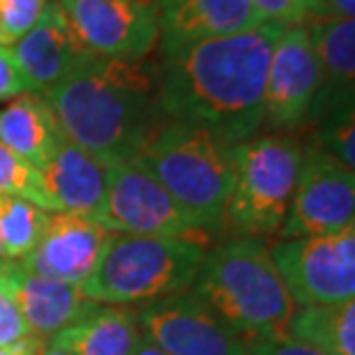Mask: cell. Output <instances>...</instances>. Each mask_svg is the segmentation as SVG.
<instances>
[{"instance_id": "cell-1", "label": "cell", "mask_w": 355, "mask_h": 355, "mask_svg": "<svg viewBox=\"0 0 355 355\" xmlns=\"http://www.w3.org/2000/svg\"><path fill=\"white\" fill-rule=\"evenodd\" d=\"M282 24L162 51L159 104L168 120L201 125L224 144H240L263 127V92Z\"/></svg>"}, {"instance_id": "cell-2", "label": "cell", "mask_w": 355, "mask_h": 355, "mask_svg": "<svg viewBox=\"0 0 355 355\" xmlns=\"http://www.w3.org/2000/svg\"><path fill=\"white\" fill-rule=\"evenodd\" d=\"M42 97L65 139L106 164L134 159L168 120L159 104L157 67L146 60L90 55Z\"/></svg>"}, {"instance_id": "cell-3", "label": "cell", "mask_w": 355, "mask_h": 355, "mask_svg": "<svg viewBox=\"0 0 355 355\" xmlns=\"http://www.w3.org/2000/svg\"><path fill=\"white\" fill-rule=\"evenodd\" d=\"M189 291L247 344L288 337L295 302L261 238L236 236L205 250Z\"/></svg>"}, {"instance_id": "cell-4", "label": "cell", "mask_w": 355, "mask_h": 355, "mask_svg": "<svg viewBox=\"0 0 355 355\" xmlns=\"http://www.w3.org/2000/svg\"><path fill=\"white\" fill-rule=\"evenodd\" d=\"M212 238L226 229L231 146L201 125L166 120L137 157Z\"/></svg>"}, {"instance_id": "cell-5", "label": "cell", "mask_w": 355, "mask_h": 355, "mask_svg": "<svg viewBox=\"0 0 355 355\" xmlns=\"http://www.w3.org/2000/svg\"><path fill=\"white\" fill-rule=\"evenodd\" d=\"M208 247L180 238L113 233L81 291L90 300L116 307L150 304L191 288Z\"/></svg>"}, {"instance_id": "cell-6", "label": "cell", "mask_w": 355, "mask_h": 355, "mask_svg": "<svg viewBox=\"0 0 355 355\" xmlns=\"http://www.w3.org/2000/svg\"><path fill=\"white\" fill-rule=\"evenodd\" d=\"M300 159L302 146L286 134L233 144L226 229L247 238L279 236L295 194Z\"/></svg>"}, {"instance_id": "cell-7", "label": "cell", "mask_w": 355, "mask_h": 355, "mask_svg": "<svg viewBox=\"0 0 355 355\" xmlns=\"http://www.w3.org/2000/svg\"><path fill=\"white\" fill-rule=\"evenodd\" d=\"M120 236L180 238L208 245L212 236L137 159L111 164L109 191L97 219Z\"/></svg>"}, {"instance_id": "cell-8", "label": "cell", "mask_w": 355, "mask_h": 355, "mask_svg": "<svg viewBox=\"0 0 355 355\" xmlns=\"http://www.w3.org/2000/svg\"><path fill=\"white\" fill-rule=\"evenodd\" d=\"M270 254L295 307L355 297V226L330 236L279 240Z\"/></svg>"}, {"instance_id": "cell-9", "label": "cell", "mask_w": 355, "mask_h": 355, "mask_svg": "<svg viewBox=\"0 0 355 355\" xmlns=\"http://www.w3.org/2000/svg\"><path fill=\"white\" fill-rule=\"evenodd\" d=\"M355 226V171L321 148H302L300 173L279 240L330 236Z\"/></svg>"}, {"instance_id": "cell-10", "label": "cell", "mask_w": 355, "mask_h": 355, "mask_svg": "<svg viewBox=\"0 0 355 355\" xmlns=\"http://www.w3.org/2000/svg\"><path fill=\"white\" fill-rule=\"evenodd\" d=\"M86 51L99 58L146 60L159 31L148 0H55Z\"/></svg>"}, {"instance_id": "cell-11", "label": "cell", "mask_w": 355, "mask_h": 355, "mask_svg": "<svg viewBox=\"0 0 355 355\" xmlns=\"http://www.w3.org/2000/svg\"><path fill=\"white\" fill-rule=\"evenodd\" d=\"M137 318L144 337L166 355H245L250 349L191 291L144 304Z\"/></svg>"}, {"instance_id": "cell-12", "label": "cell", "mask_w": 355, "mask_h": 355, "mask_svg": "<svg viewBox=\"0 0 355 355\" xmlns=\"http://www.w3.org/2000/svg\"><path fill=\"white\" fill-rule=\"evenodd\" d=\"M318 86L321 67L307 28H284L268 65L263 125L270 130H295L307 123Z\"/></svg>"}, {"instance_id": "cell-13", "label": "cell", "mask_w": 355, "mask_h": 355, "mask_svg": "<svg viewBox=\"0 0 355 355\" xmlns=\"http://www.w3.org/2000/svg\"><path fill=\"white\" fill-rule=\"evenodd\" d=\"M111 236L92 217L51 212L40 243L19 263L35 275L83 286L95 272Z\"/></svg>"}, {"instance_id": "cell-14", "label": "cell", "mask_w": 355, "mask_h": 355, "mask_svg": "<svg viewBox=\"0 0 355 355\" xmlns=\"http://www.w3.org/2000/svg\"><path fill=\"white\" fill-rule=\"evenodd\" d=\"M31 92L51 90L74 72L90 51L76 37L67 14L55 0H49L40 21L10 46Z\"/></svg>"}, {"instance_id": "cell-15", "label": "cell", "mask_w": 355, "mask_h": 355, "mask_svg": "<svg viewBox=\"0 0 355 355\" xmlns=\"http://www.w3.org/2000/svg\"><path fill=\"white\" fill-rule=\"evenodd\" d=\"M162 51L263 26L250 0H153Z\"/></svg>"}, {"instance_id": "cell-16", "label": "cell", "mask_w": 355, "mask_h": 355, "mask_svg": "<svg viewBox=\"0 0 355 355\" xmlns=\"http://www.w3.org/2000/svg\"><path fill=\"white\" fill-rule=\"evenodd\" d=\"M40 173L49 210L99 219L109 191L111 164L62 139Z\"/></svg>"}, {"instance_id": "cell-17", "label": "cell", "mask_w": 355, "mask_h": 355, "mask_svg": "<svg viewBox=\"0 0 355 355\" xmlns=\"http://www.w3.org/2000/svg\"><path fill=\"white\" fill-rule=\"evenodd\" d=\"M3 275L17 297L31 337L40 342H51L55 335L81 321L99 304L90 300L81 286L35 275L21 263L7 266Z\"/></svg>"}, {"instance_id": "cell-18", "label": "cell", "mask_w": 355, "mask_h": 355, "mask_svg": "<svg viewBox=\"0 0 355 355\" xmlns=\"http://www.w3.org/2000/svg\"><path fill=\"white\" fill-rule=\"evenodd\" d=\"M314 46L321 86H318L309 120H323L353 109L355 83V21L323 14L304 26Z\"/></svg>"}, {"instance_id": "cell-19", "label": "cell", "mask_w": 355, "mask_h": 355, "mask_svg": "<svg viewBox=\"0 0 355 355\" xmlns=\"http://www.w3.org/2000/svg\"><path fill=\"white\" fill-rule=\"evenodd\" d=\"M65 139L51 106L37 92H24L0 109V144L37 171Z\"/></svg>"}, {"instance_id": "cell-20", "label": "cell", "mask_w": 355, "mask_h": 355, "mask_svg": "<svg viewBox=\"0 0 355 355\" xmlns=\"http://www.w3.org/2000/svg\"><path fill=\"white\" fill-rule=\"evenodd\" d=\"M51 342L69 355H137L144 332L137 309L97 304L88 316L65 328Z\"/></svg>"}, {"instance_id": "cell-21", "label": "cell", "mask_w": 355, "mask_h": 355, "mask_svg": "<svg viewBox=\"0 0 355 355\" xmlns=\"http://www.w3.org/2000/svg\"><path fill=\"white\" fill-rule=\"evenodd\" d=\"M288 337L325 355H355V300L295 307Z\"/></svg>"}, {"instance_id": "cell-22", "label": "cell", "mask_w": 355, "mask_h": 355, "mask_svg": "<svg viewBox=\"0 0 355 355\" xmlns=\"http://www.w3.org/2000/svg\"><path fill=\"white\" fill-rule=\"evenodd\" d=\"M51 212L19 196L0 194V250L19 263L40 243Z\"/></svg>"}, {"instance_id": "cell-23", "label": "cell", "mask_w": 355, "mask_h": 355, "mask_svg": "<svg viewBox=\"0 0 355 355\" xmlns=\"http://www.w3.org/2000/svg\"><path fill=\"white\" fill-rule=\"evenodd\" d=\"M0 194L28 198L40 208L49 210L44 187H42V173L3 144H0Z\"/></svg>"}, {"instance_id": "cell-24", "label": "cell", "mask_w": 355, "mask_h": 355, "mask_svg": "<svg viewBox=\"0 0 355 355\" xmlns=\"http://www.w3.org/2000/svg\"><path fill=\"white\" fill-rule=\"evenodd\" d=\"M321 123V130H318V139H321V148L323 153L332 155L335 159L342 162L344 166H349L355 171V116L353 109L351 111H342L335 113V116H328Z\"/></svg>"}, {"instance_id": "cell-25", "label": "cell", "mask_w": 355, "mask_h": 355, "mask_svg": "<svg viewBox=\"0 0 355 355\" xmlns=\"http://www.w3.org/2000/svg\"><path fill=\"white\" fill-rule=\"evenodd\" d=\"M49 0H0V44L12 46L37 24Z\"/></svg>"}, {"instance_id": "cell-26", "label": "cell", "mask_w": 355, "mask_h": 355, "mask_svg": "<svg viewBox=\"0 0 355 355\" xmlns=\"http://www.w3.org/2000/svg\"><path fill=\"white\" fill-rule=\"evenodd\" d=\"M263 21H275L286 28L302 26L304 21L328 14L318 0H250Z\"/></svg>"}, {"instance_id": "cell-27", "label": "cell", "mask_w": 355, "mask_h": 355, "mask_svg": "<svg viewBox=\"0 0 355 355\" xmlns=\"http://www.w3.org/2000/svg\"><path fill=\"white\" fill-rule=\"evenodd\" d=\"M26 339H31V330H28L17 297H14L10 284L0 270V349L17 346Z\"/></svg>"}, {"instance_id": "cell-28", "label": "cell", "mask_w": 355, "mask_h": 355, "mask_svg": "<svg viewBox=\"0 0 355 355\" xmlns=\"http://www.w3.org/2000/svg\"><path fill=\"white\" fill-rule=\"evenodd\" d=\"M28 90V83L21 74V67L14 58L12 49L0 44V102H12L14 97L24 95Z\"/></svg>"}, {"instance_id": "cell-29", "label": "cell", "mask_w": 355, "mask_h": 355, "mask_svg": "<svg viewBox=\"0 0 355 355\" xmlns=\"http://www.w3.org/2000/svg\"><path fill=\"white\" fill-rule=\"evenodd\" d=\"M245 355H325L314 346H307L297 339L279 337V339H268V342L250 344Z\"/></svg>"}, {"instance_id": "cell-30", "label": "cell", "mask_w": 355, "mask_h": 355, "mask_svg": "<svg viewBox=\"0 0 355 355\" xmlns=\"http://www.w3.org/2000/svg\"><path fill=\"white\" fill-rule=\"evenodd\" d=\"M323 5V10L330 14V17H339V19H353L355 14V0H318Z\"/></svg>"}, {"instance_id": "cell-31", "label": "cell", "mask_w": 355, "mask_h": 355, "mask_svg": "<svg viewBox=\"0 0 355 355\" xmlns=\"http://www.w3.org/2000/svg\"><path fill=\"white\" fill-rule=\"evenodd\" d=\"M40 346H42L40 339L31 337V339H26V342H21L17 346H5V349H0V355H37Z\"/></svg>"}, {"instance_id": "cell-32", "label": "cell", "mask_w": 355, "mask_h": 355, "mask_svg": "<svg viewBox=\"0 0 355 355\" xmlns=\"http://www.w3.org/2000/svg\"><path fill=\"white\" fill-rule=\"evenodd\" d=\"M137 355H166V353L162 351V349H157V346H155L153 342H148V339L144 337V342H141Z\"/></svg>"}, {"instance_id": "cell-33", "label": "cell", "mask_w": 355, "mask_h": 355, "mask_svg": "<svg viewBox=\"0 0 355 355\" xmlns=\"http://www.w3.org/2000/svg\"><path fill=\"white\" fill-rule=\"evenodd\" d=\"M37 355H69L67 351H62L60 346H55L53 342H42Z\"/></svg>"}, {"instance_id": "cell-34", "label": "cell", "mask_w": 355, "mask_h": 355, "mask_svg": "<svg viewBox=\"0 0 355 355\" xmlns=\"http://www.w3.org/2000/svg\"><path fill=\"white\" fill-rule=\"evenodd\" d=\"M12 263H14V261H10V259H7V257H5V252L0 250V270H5L7 266H12Z\"/></svg>"}]
</instances>
